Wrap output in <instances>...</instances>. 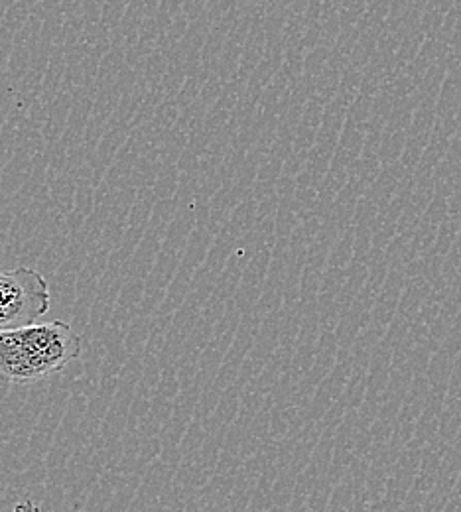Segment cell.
Returning a JSON list of instances; mask_svg holds the SVG:
<instances>
[{
  "label": "cell",
  "mask_w": 461,
  "mask_h": 512,
  "mask_svg": "<svg viewBox=\"0 0 461 512\" xmlns=\"http://www.w3.org/2000/svg\"><path fill=\"white\" fill-rule=\"evenodd\" d=\"M79 355L81 337L66 321H36L0 331V377L10 383H40L66 371Z\"/></svg>",
  "instance_id": "obj_1"
},
{
  "label": "cell",
  "mask_w": 461,
  "mask_h": 512,
  "mask_svg": "<svg viewBox=\"0 0 461 512\" xmlns=\"http://www.w3.org/2000/svg\"><path fill=\"white\" fill-rule=\"evenodd\" d=\"M52 306L46 278L26 266L0 270V331L42 320Z\"/></svg>",
  "instance_id": "obj_2"
},
{
  "label": "cell",
  "mask_w": 461,
  "mask_h": 512,
  "mask_svg": "<svg viewBox=\"0 0 461 512\" xmlns=\"http://www.w3.org/2000/svg\"><path fill=\"white\" fill-rule=\"evenodd\" d=\"M12 512H42L38 505L30 503V501H22V503H16L14 505V511Z\"/></svg>",
  "instance_id": "obj_3"
}]
</instances>
